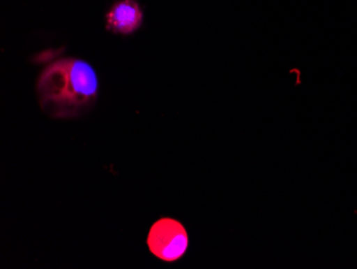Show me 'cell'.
I'll return each instance as SVG.
<instances>
[{
    "mask_svg": "<svg viewBox=\"0 0 357 269\" xmlns=\"http://www.w3.org/2000/svg\"><path fill=\"white\" fill-rule=\"evenodd\" d=\"M40 108L55 119L89 113L99 96V78L87 60L63 57L44 68L37 82Z\"/></svg>",
    "mask_w": 357,
    "mask_h": 269,
    "instance_id": "1",
    "label": "cell"
},
{
    "mask_svg": "<svg viewBox=\"0 0 357 269\" xmlns=\"http://www.w3.org/2000/svg\"><path fill=\"white\" fill-rule=\"evenodd\" d=\"M147 245L155 258L164 262H176L188 251V231L176 219L168 217L158 219L150 228Z\"/></svg>",
    "mask_w": 357,
    "mask_h": 269,
    "instance_id": "2",
    "label": "cell"
},
{
    "mask_svg": "<svg viewBox=\"0 0 357 269\" xmlns=\"http://www.w3.org/2000/svg\"><path fill=\"white\" fill-rule=\"evenodd\" d=\"M144 13L135 0H121L106 15V27L114 34L128 36L142 27Z\"/></svg>",
    "mask_w": 357,
    "mask_h": 269,
    "instance_id": "3",
    "label": "cell"
}]
</instances>
